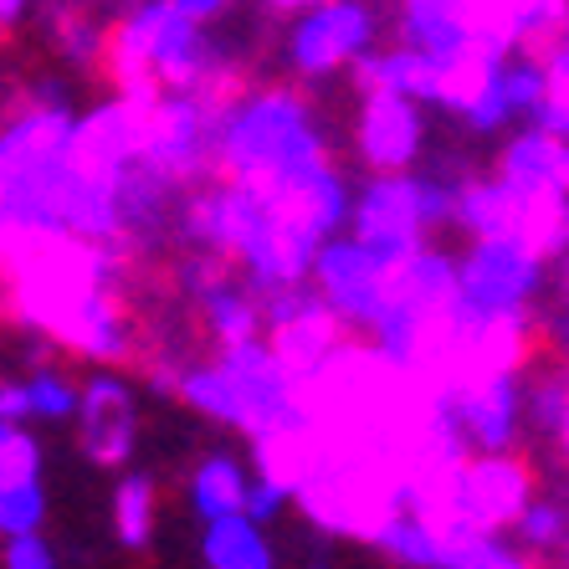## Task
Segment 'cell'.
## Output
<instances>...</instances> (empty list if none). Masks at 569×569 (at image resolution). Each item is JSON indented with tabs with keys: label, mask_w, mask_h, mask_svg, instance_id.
Here are the masks:
<instances>
[{
	"label": "cell",
	"mask_w": 569,
	"mask_h": 569,
	"mask_svg": "<svg viewBox=\"0 0 569 569\" xmlns=\"http://www.w3.org/2000/svg\"><path fill=\"white\" fill-rule=\"evenodd\" d=\"M329 164L323 133L313 129V113L292 88L241 93L231 103L216 139V174L237 186H278L303 170Z\"/></svg>",
	"instance_id": "1"
},
{
	"label": "cell",
	"mask_w": 569,
	"mask_h": 569,
	"mask_svg": "<svg viewBox=\"0 0 569 569\" xmlns=\"http://www.w3.org/2000/svg\"><path fill=\"white\" fill-rule=\"evenodd\" d=\"M457 211V186L441 180H416V174H380L370 190L355 200V241L385 267L406 262L426 247V231L451 221Z\"/></svg>",
	"instance_id": "2"
},
{
	"label": "cell",
	"mask_w": 569,
	"mask_h": 569,
	"mask_svg": "<svg viewBox=\"0 0 569 569\" xmlns=\"http://www.w3.org/2000/svg\"><path fill=\"white\" fill-rule=\"evenodd\" d=\"M216 370H221L226 396H231V421L226 426H241L252 441H272V437H288V431L313 426L303 411L298 380L282 370L278 355H272L262 339L221 349Z\"/></svg>",
	"instance_id": "3"
},
{
	"label": "cell",
	"mask_w": 569,
	"mask_h": 569,
	"mask_svg": "<svg viewBox=\"0 0 569 569\" xmlns=\"http://www.w3.org/2000/svg\"><path fill=\"white\" fill-rule=\"evenodd\" d=\"M308 272H313V292L323 298V308H329L349 333L355 329L370 333L375 313H380V303H385V288H390V267H385L380 257H370L355 237L349 241L329 237L318 247Z\"/></svg>",
	"instance_id": "4"
},
{
	"label": "cell",
	"mask_w": 569,
	"mask_h": 569,
	"mask_svg": "<svg viewBox=\"0 0 569 569\" xmlns=\"http://www.w3.org/2000/svg\"><path fill=\"white\" fill-rule=\"evenodd\" d=\"M375 41V11L365 0H318L288 31V57L303 78H323L333 67L359 62Z\"/></svg>",
	"instance_id": "5"
},
{
	"label": "cell",
	"mask_w": 569,
	"mask_h": 569,
	"mask_svg": "<svg viewBox=\"0 0 569 569\" xmlns=\"http://www.w3.org/2000/svg\"><path fill=\"white\" fill-rule=\"evenodd\" d=\"M421 139H426V123H421L416 98L365 93V108H359V123H355V144H359V159L375 174H406V164L421 154Z\"/></svg>",
	"instance_id": "6"
},
{
	"label": "cell",
	"mask_w": 569,
	"mask_h": 569,
	"mask_svg": "<svg viewBox=\"0 0 569 569\" xmlns=\"http://www.w3.org/2000/svg\"><path fill=\"white\" fill-rule=\"evenodd\" d=\"M47 333H52L57 345L72 349V355L103 359V365L133 355V323H129V313H123V303H119V292L113 288L88 292V298L67 308Z\"/></svg>",
	"instance_id": "7"
},
{
	"label": "cell",
	"mask_w": 569,
	"mask_h": 569,
	"mask_svg": "<svg viewBox=\"0 0 569 569\" xmlns=\"http://www.w3.org/2000/svg\"><path fill=\"white\" fill-rule=\"evenodd\" d=\"M78 416H82L78 441L98 467H119L133 451V400H129V385L123 380L93 375V380H88V396L78 400Z\"/></svg>",
	"instance_id": "8"
},
{
	"label": "cell",
	"mask_w": 569,
	"mask_h": 569,
	"mask_svg": "<svg viewBox=\"0 0 569 569\" xmlns=\"http://www.w3.org/2000/svg\"><path fill=\"white\" fill-rule=\"evenodd\" d=\"M196 303H200L206 329H211L226 349H231V345H252L257 333H262V303H257V292L247 288V282H237V272H226L216 288L200 292Z\"/></svg>",
	"instance_id": "9"
},
{
	"label": "cell",
	"mask_w": 569,
	"mask_h": 569,
	"mask_svg": "<svg viewBox=\"0 0 569 569\" xmlns=\"http://www.w3.org/2000/svg\"><path fill=\"white\" fill-rule=\"evenodd\" d=\"M565 154H569L565 139H555V133H543V129H529V133H518L513 144L503 149L498 174H503L508 186H518V190H559Z\"/></svg>",
	"instance_id": "10"
},
{
	"label": "cell",
	"mask_w": 569,
	"mask_h": 569,
	"mask_svg": "<svg viewBox=\"0 0 569 569\" xmlns=\"http://www.w3.org/2000/svg\"><path fill=\"white\" fill-rule=\"evenodd\" d=\"M206 565L211 569H272V549L247 513L206 523Z\"/></svg>",
	"instance_id": "11"
},
{
	"label": "cell",
	"mask_w": 569,
	"mask_h": 569,
	"mask_svg": "<svg viewBox=\"0 0 569 569\" xmlns=\"http://www.w3.org/2000/svg\"><path fill=\"white\" fill-rule=\"evenodd\" d=\"M190 498H196V513L206 518V523L241 513V503H247V472H241L231 457L216 451V457H206V462L196 467V477H190Z\"/></svg>",
	"instance_id": "12"
},
{
	"label": "cell",
	"mask_w": 569,
	"mask_h": 569,
	"mask_svg": "<svg viewBox=\"0 0 569 569\" xmlns=\"http://www.w3.org/2000/svg\"><path fill=\"white\" fill-rule=\"evenodd\" d=\"M539 67H543V98L533 108V129L555 133V139L569 144V31L539 57Z\"/></svg>",
	"instance_id": "13"
},
{
	"label": "cell",
	"mask_w": 569,
	"mask_h": 569,
	"mask_svg": "<svg viewBox=\"0 0 569 569\" xmlns=\"http://www.w3.org/2000/svg\"><path fill=\"white\" fill-rule=\"evenodd\" d=\"M113 533L123 549H149L154 533V482L144 472H129L113 492Z\"/></svg>",
	"instance_id": "14"
},
{
	"label": "cell",
	"mask_w": 569,
	"mask_h": 569,
	"mask_svg": "<svg viewBox=\"0 0 569 569\" xmlns=\"http://www.w3.org/2000/svg\"><path fill=\"white\" fill-rule=\"evenodd\" d=\"M513 529L539 559H555L569 543V503L565 498H529V508L518 513Z\"/></svg>",
	"instance_id": "15"
},
{
	"label": "cell",
	"mask_w": 569,
	"mask_h": 569,
	"mask_svg": "<svg viewBox=\"0 0 569 569\" xmlns=\"http://www.w3.org/2000/svg\"><path fill=\"white\" fill-rule=\"evenodd\" d=\"M27 482H41V447L27 431H11L0 441V492L27 488Z\"/></svg>",
	"instance_id": "16"
},
{
	"label": "cell",
	"mask_w": 569,
	"mask_h": 569,
	"mask_svg": "<svg viewBox=\"0 0 569 569\" xmlns=\"http://www.w3.org/2000/svg\"><path fill=\"white\" fill-rule=\"evenodd\" d=\"M41 518H47V498H41V482H27V488H11L0 492V533H37Z\"/></svg>",
	"instance_id": "17"
},
{
	"label": "cell",
	"mask_w": 569,
	"mask_h": 569,
	"mask_svg": "<svg viewBox=\"0 0 569 569\" xmlns=\"http://www.w3.org/2000/svg\"><path fill=\"white\" fill-rule=\"evenodd\" d=\"M27 400H31V416H47V421H62V416L78 411V390L52 370H37V380L27 385Z\"/></svg>",
	"instance_id": "18"
},
{
	"label": "cell",
	"mask_w": 569,
	"mask_h": 569,
	"mask_svg": "<svg viewBox=\"0 0 569 569\" xmlns=\"http://www.w3.org/2000/svg\"><path fill=\"white\" fill-rule=\"evenodd\" d=\"M288 498H292V492L282 488V482L262 477V482H252V488H247V503H241V513L252 518V523H262V518L282 513V503H288Z\"/></svg>",
	"instance_id": "19"
},
{
	"label": "cell",
	"mask_w": 569,
	"mask_h": 569,
	"mask_svg": "<svg viewBox=\"0 0 569 569\" xmlns=\"http://www.w3.org/2000/svg\"><path fill=\"white\" fill-rule=\"evenodd\" d=\"M6 569H57V555L47 549V539L21 533V539H11V549H6Z\"/></svg>",
	"instance_id": "20"
},
{
	"label": "cell",
	"mask_w": 569,
	"mask_h": 569,
	"mask_svg": "<svg viewBox=\"0 0 569 569\" xmlns=\"http://www.w3.org/2000/svg\"><path fill=\"white\" fill-rule=\"evenodd\" d=\"M21 416H31V400H27V385H0V421L16 426Z\"/></svg>",
	"instance_id": "21"
},
{
	"label": "cell",
	"mask_w": 569,
	"mask_h": 569,
	"mask_svg": "<svg viewBox=\"0 0 569 569\" xmlns=\"http://www.w3.org/2000/svg\"><path fill=\"white\" fill-rule=\"evenodd\" d=\"M180 16H190V21H211V16H221L231 0H170Z\"/></svg>",
	"instance_id": "22"
},
{
	"label": "cell",
	"mask_w": 569,
	"mask_h": 569,
	"mask_svg": "<svg viewBox=\"0 0 569 569\" xmlns=\"http://www.w3.org/2000/svg\"><path fill=\"white\" fill-rule=\"evenodd\" d=\"M21 11H27V0H0V37H11V27L21 21Z\"/></svg>",
	"instance_id": "23"
},
{
	"label": "cell",
	"mask_w": 569,
	"mask_h": 569,
	"mask_svg": "<svg viewBox=\"0 0 569 569\" xmlns=\"http://www.w3.org/2000/svg\"><path fill=\"white\" fill-rule=\"evenodd\" d=\"M559 457H565V467H569V431H565V441H559Z\"/></svg>",
	"instance_id": "24"
},
{
	"label": "cell",
	"mask_w": 569,
	"mask_h": 569,
	"mask_svg": "<svg viewBox=\"0 0 569 569\" xmlns=\"http://www.w3.org/2000/svg\"><path fill=\"white\" fill-rule=\"evenodd\" d=\"M11 431H16V426H6V421H0V441H6V437H11Z\"/></svg>",
	"instance_id": "25"
},
{
	"label": "cell",
	"mask_w": 569,
	"mask_h": 569,
	"mask_svg": "<svg viewBox=\"0 0 569 569\" xmlns=\"http://www.w3.org/2000/svg\"><path fill=\"white\" fill-rule=\"evenodd\" d=\"M313 569H323V565H313Z\"/></svg>",
	"instance_id": "26"
}]
</instances>
